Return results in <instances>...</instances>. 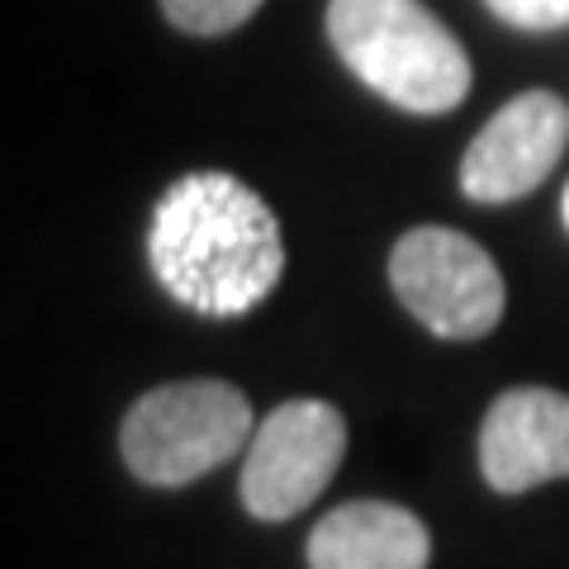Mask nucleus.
I'll return each instance as SVG.
<instances>
[{
	"label": "nucleus",
	"instance_id": "9b49d317",
	"mask_svg": "<svg viewBox=\"0 0 569 569\" xmlns=\"http://www.w3.org/2000/svg\"><path fill=\"white\" fill-rule=\"evenodd\" d=\"M560 213H565V228H569V190H565V204H560Z\"/></svg>",
	"mask_w": 569,
	"mask_h": 569
},
{
	"label": "nucleus",
	"instance_id": "f03ea898",
	"mask_svg": "<svg viewBox=\"0 0 569 569\" xmlns=\"http://www.w3.org/2000/svg\"><path fill=\"white\" fill-rule=\"evenodd\" d=\"M328 39L356 77L413 114L456 110L470 91V58L422 0H332Z\"/></svg>",
	"mask_w": 569,
	"mask_h": 569
},
{
	"label": "nucleus",
	"instance_id": "f257e3e1",
	"mask_svg": "<svg viewBox=\"0 0 569 569\" xmlns=\"http://www.w3.org/2000/svg\"><path fill=\"white\" fill-rule=\"evenodd\" d=\"M148 257L167 295L204 318L257 309L284 271L276 213L223 171L186 176L157 200Z\"/></svg>",
	"mask_w": 569,
	"mask_h": 569
},
{
	"label": "nucleus",
	"instance_id": "0eeeda50",
	"mask_svg": "<svg viewBox=\"0 0 569 569\" xmlns=\"http://www.w3.org/2000/svg\"><path fill=\"white\" fill-rule=\"evenodd\" d=\"M479 470L498 493L569 479V395L537 385L498 395L479 427Z\"/></svg>",
	"mask_w": 569,
	"mask_h": 569
},
{
	"label": "nucleus",
	"instance_id": "6e6552de",
	"mask_svg": "<svg viewBox=\"0 0 569 569\" xmlns=\"http://www.w3.org/2000/svg\"><path fill=\"white\" fill-rule=\"evenodd\" d=\"M432 537L418 512L380 498L332 508L309 537V569H427Z\"/></svg>",
	"mask_w": 569,
	"mask_h": 569
},
{
	"label": "nucleus",
	"instance_id": "9d476101",
	"mask_svg": "<svg viewBox=\"0 0 569 569\" xmlns=\"http://www.w3.org/2000/svg\"><path fill=\"white\" fill-rule=\"evenodd\" d=\"M489 10L498 20H508L512 29H527V33L569 29V0H489Z\"/></svg>",
	"mask_w": 569,
	"mask_h": 569
},
{
	"label": "nucleus",
	"instance_id": "39448f33",
	"mask_svg": "<svg viewBox=\"0 0 569 569\" xmlns=\"http://www.w3.org/2000/svg\"><path fill=\"white\" fill-rule=\"evenodd\" d=\"M347 456V418L323 399H290L257 422L242 460V503L261 522L305 512Z\"/></svg>",
	"mask_w": 569,
	"mask_h": 569
},
{
	"label": "nucleus",
	"instance_id": "20e7f679",
	"mask_svg": "<svg viewBox=\"0 0 569 569\" xmlns=\"http://www.w3.org/2000/svg\"><path fill=\"white\" fill-rule=\"evenodd\" d=\"M389 280L422 328L451 342H475L503 318V276L475 238L456 228H413L389 257Z\"/></svg>",
	"mask_w": 569,
	"mask_h": 569
},
{
	"label": "nucleus",
	"instance_id": "423d86ee",
	"mask_svg": "<svg viewBox=\"0 0 569 569\" xmlns=\"http://www.w3.org/2000/svg\"><path fill=\"white\" fill-rule=\"evenodd\" d=\"M569 142V110L560 96L527 91L498 110L460 162V186L470 200L503 204L537 190Z\"/></svg>",
	"mask_w": 569,
	"mask_h": 569
},
{
	"label": "nucleus",
	"instance_id": "7ed1b4c3",
	"mask_svg": "<svg viewBox=\"0 0 569 569\" xmlns=\"http://www.w3.org/2000/svg\"><path fill=\"white\" fill-rule=\"evenodd\" d=\"M252 403L223 380H181L148 389L123 418L119 447L142 485L181 489L228 466L252 441Z\"/></svg>",
	"mask_w": 569,
	"mask_h": 569
},
{
	"label": "nucleus",
	"instance_id": "1a4fd4ad",
	"mask_svg": "<svg viewBox=\"0 0 569 569\" xmlns=\"http://www.w3.org/2000/svg\"><path fill=\"white\" fill-rule=\"evenodd\" d=\"M162 10L176 29L213 39V33H228L252 20L261 10V0H162Z\"/></svg>",
	"mask_w": 569,
	"mask_h": 569
}]
</instances>
